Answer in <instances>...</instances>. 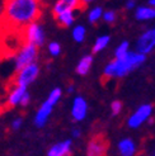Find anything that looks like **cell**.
<instances>
[{"label": "cell", "instance_id": "1", "mask_svg": "<svg viewBox=\"0 0 155 156\" xmlns=\"http://www.w3.org/2000/svg\"><path fill=\"white\" fill-rule=\"evenodd\" d=\"M40 14V0H5L2 17L9 27L22 29L37 20Z\"/></svg>", "mask_w": 155, "mask_h": 156}, {"label": "cell", "instance_id": "2", "mask_svg": "<svg viewBox=\"0 0 155 156\" xmlns=\"http://www.w3.org/2000/svg\"><path fill=\"white\" fill-rule=\"evenodd\" d=\"M146 60V55L139 51H128L126 56L121 58H114L111 62H108L104 67V76L114 79V77H123L134 69L141 66Z\"/></svg>", "mask_w": 155, "mask_h": 156}, {"label": "cell", "instance_id": "3", "mask_svg": "<svg viewBox=\"0 0 155 156\" xmlns=\"http://www.w3.org/2000/svg\"><path fill=\"white\" fill-rule=\"evenodd\" d=\"M38 47L29 42H24L23 43L18 52L15 53V57H14V66L15 70H19L20 67L29 65L32 62H36L37 60V55H38Z\"/></svg>", "mask_w": 155, "mask_h": 156}, {"label": "cell", "instance_id": "4", "mask_svg": "<svg viewBox=\"0 0 155 156\" xmlns=\"http://www.w3.org/2000/svg\"><path fill=\"white\" fill-rule=\"evenodd\" d=\"M38 74H40V67H38L36 62H32V64L26 65L17 70V74H15L13 79V84L22 85V87L27 88L28 85H31L37 79Z\"/></svg>", "mask_w": 155, "mask_h": 156}, {"label": "cell", "instance_id": "5", "mask_svg": "<svg viewBox=\"0 0 155 156\" xmlns=\"http://www.w3.org/2000/svg\"><path fill=\"white\" fill-rule=\"evenodd\" d=\"M23 32V38H24V42H29L37 47H40L45 43V32L41 24H38L37 20L29 23L26 27L22 28Z\"/></svg>", "mask_w": 155, "mask_h": 156}, {"label": "cell", "instance_id": "6", "mask_svg": "<svg viewBox=\"0 0 155 156\" xmlns=\"http://www.w3.org/2000/svg\"><path fill=\"white\" fill-rule=\"evenodd\" d=\"M153 114V107L150 104H142L139 107L136 111L130 115V118L127 121V124L130 128L136 129L139 127H141L145 122H148V119Z\"/></svg>", "mask_w": 155, "mask_h": 156}, {"label": "cell", "instance_id": "7", "mask_svg": "<svg viewBox=\"0 0 155 156\" xmlns=\"http://www.w3.org/2000/svg\"><path fill=\"white\" fill-rule=\"evenodd\" d=\"M155 48V27L144 32L136 42V51L144 55L150 53Z\"/></svg>", "mask_w": 155, "mask_h": 156}, {"label": "cell", "instance_id": "8", "mask_svg": "<svg viewBox=\"0 0 155 156\" xmlns=\"http://www.w3.org/2000/svg\"><path fill=\"white\" fill-rule=\"evenodd\" d=\"M88 114V103L83 97H75L71 104V117L76 122H81Z\"/></svg>", "mask_w": 155, "mask_h": 156}, {"label": "cell", "instance_id": "9", "mask_svg": "<svg viewBox=\"0 0 155 156\" xmlns=\"http://www.w3.org/2000/svg\"><path fill=\"white\" fill-rule=\"evenodd\" d=\"M53 107H55V105L51 104L50 102H47V100H46V102L40 107V109H38L36 115H34V124H36V127H38V128L45 127V124L47 123L50 115L52 113Z\"/></svg>", "mask_w": 155, "mask_h": 156}, {"label": "cell", "instance_id": "10", "mask_svg": "<svg viewBox=\"0 0 155 156\" xmlns=\"http://www.w3.org/2000/svg\"><path fill=\"white\" fill-rule=\"evenodd\" d=\"M84 4L81 0H57L56 4L53 5V14H59V13H63L66 10H76L81 8Z\"/></svg>", "mask_w": 155, "mask_h": 156}, {"label": "cell", "instance_id": "11", "mask_svg": "<svg viewBox=\"0 0 155 156\" xmlns=\"http://www.w3.org/2000/svg\"><path fill=\"white\" fill-rule=\"evenodd\" d=\"M27 91L26 87H22V85H15L13 84L12 89L8 93V97H6V104L9 107H17L20 103V99L23 97V94Z\"/></svg>", "mask_w": 155, "mask_h": 156}, {"label": "cell", "instance_id": "12", "mask_svg": "<svg viewBox=\"0 0 155 156\" xmlns=\"http://www.w3.org/2000/svg\"><path fill=\"white\" fill-rule=\"evenodd\" d=\"M71 146H73L71 140H65V141L57 142L50 147L47 155L49 156H67L71 152Z\"/></svg>", "mask_w": 155, "mask_h": 156}, {"label": "cell", "instance_id": "13", "mask_svg": "<svg viewBox=\"0 0 155 156\" xmlns=\"http://www.w3.org/2000/svg\"><path fill=\"white\" fill-rule=\"evenodd\" d=\"M106 150H107L106 142L102 138L97 137V138H93L89 142L87 152H88L89 156H100V155H103L106 152Z\"/></svg>", "mask_w": 155, "mask_h": 156}, {"label": "cell", "instance_id": "14", "mask_svg": "<svg viewBox=\"0 0 155 156\" xmlns=\"http://www.w3.org/2000/svg\"><path fill=\"white\" fill-rule=\"evenodd\" d=\"M135 18L140 22H146V20H153L155 19V8L151 5H144L136 8L135 12Z\"/></svg>", "mask_w": 155, "mask_h": 156}, {"label": "cell", "instance_id": "15", "mask_svg": "<svg viewBox=\"0 0 155 156\" xmlns=\"http://www.w3.org/2000/svg\"><path fill=\"white\" fill-rule=\"evenodd\" d=\"M117 147H118V151L122 156H134L136 154V150H137L135 141L131 138L121 140L117 145Z\"/></svg>", "mask_w": 155, "mask_h": 156}, {"label": "cell", "instance_id": "16", "mask_svg": "<svg viewBox=\"0 0 155 156\" xmlns=\"http://www.w3.org/2000/svg\"><path fill=\"white\" fill-rule=\"evenodd\" d=\"M56 17V20L60 26L63 27H71L75 22V14H74V10H66V12H63V13H59L55 15Z\"/></svg>", "mask_w": 155, "mask_h": 156}, {"label": "cell", "instance_id": "17", "mask_svg": "<svg viewBox=\"0 0 155 156\" xmlns=\"http://www.w3.org/2000/svg\"><path fill=\"white\" fill-rule=\"evenodd\" d=\"M93 65V56L92 55H85L84 57L80 58V61L76 65V73L79 75H87Z\"/></svg>", "mask_w": 155, "mask_h": 156}, {"label": "cell", "instance_id": "18", "mask_svg": "<svg viewBox=\"0 0 155 156\" xmlns=\"http://www.w3.org/2000/svg\"><path fill=\"white\" fill-rule=\"evenodd\" d=\"M110 41H111V38H110V36H99L97 40H96V42H94V44H93V52H100V51H103L107 46H108V43H110Z\"/></svg>", "mask_w": 155, "mask_h": 156}, {"label": "cell", "instance_id": "19", "mask_svg": "<svg viewBox=\"0 0 155 156\" xmlns=\"http://www.w3.org/2000/svg\"><path fill=\"white\" fill-rule=\"evenodd\" d=\"M85 36H87V29L84 26H75L73 28V38L74 41L78 43H81L85 40Z\"/></svg>", "mask_w": 155, "mask_h": 156}, {"label": "cell", "instance_id": "20", "mask_svg": "<svg viewBox=\"0 0 155 156\" xmlns=\"http://www.w3.org/2000/svg\"><path fill=\"white\" fill-rule=\"evenodd\" d=\"M130 51V43L127 41L121 42L114 50V58H121L123 56H126Z\"/></svg>", "mask_w": 155, "mask_h": 156}, {"label": "cell", "instance_id": "21", "mask_svg": "<svg viewBox=\"0 0 155 156\" xmlns=\"http://www.w3.org/2000/svg\"><path fill=\"white\" fill-rule=\"evenodd\" d=\"M102 14H103V9H102V8H100V6H94L88 13V20L90 23H97L98 20L102 19Z\"/></svg>", "mask_w": 155, "mask_h": 156}, {"label": "cell", "instance_id": "22", "mask_svg": "<svg viewBox=\"0 0 155 156\" xmlns=\"http://www.w3.org/2000/svg\"><path fill=\"white\" fill-rule=\"evenodd\" d=\"M61 95H63V90H61L60 88H55V89L51 90V93L49 94V97H47V99H46V100L50 102L51 104L56 105V103L61 99Z\"/></svg>", "mask_w": 155, "mask_h": 156}, {"label": "cell", "instance_id": "23", "mask_svg": "<svg viewBox=\"0 0 155 156\" xmlns=\"http://www.w3.org/2000/svg\"><path fill=\"white\" fill-rule=\"evenodd\" d=\"M49 52H50L51 56H53V57L59 56V55L61 53V46H60V43L59 42H51L49 44Z\"/></svg>", "mask_w": 155, "mask_h": 156}, {"label": "cell", "instance_id": "24", "mask_svg": "<svg viewBox=\"0 0 155 156\" xmlns=\"http://www.w3.org/2000/svg\"><path fill=\"white\" fill-rule=\"evenodd\" d=\"M116 12H113V10H107V12H104L103 10V14H102V19L104 20V22H107V23H113L114 20H116Z\"/></svg>", "mask_w": 155, "mask_h": 156}, {"label": "cell", "instance_id": "25", "mask_svg": "<svg viewBox=\"0 0 155 156\" xmlns=\"http://www.w3.org/2000/svg\"><path fill=\"white\" fill-rule=\"evenodd\" d=\"M111 111H112V114H113V115L120 114L121 111H122V103L118 102V100H114V102H112V104H111Z\"/></svg>", "mask_w": 155, "mask_h": 156}, {"label": "cell", "instance_id": "26", "mask_svg": "<svg viewBox=\"0 0 155 156\" xmlns=\"http://www.w3.org/2000/svg\"><path fill=\"white\" fill-rule=\"evenodd\" d=\"M29 100H31V95H29V93H28V91H26L24 94H23L22 99H20V103H19V105H22V107H26V105H28Z\"/></svg>", "mask_w": 155, "mask_h": 156}, {"label": "cell", "instance_id": "27", "mask_svg": "<svg viewBox=\"0 0 155 156\" xmlns=\"http://www.w3.org/2000/svg\"><path fill=\"white\" fill-rule=\"evenodd\" d=\"M22 123H23V119L22 118H15L12 122V128L13 129H19L22 127Z\"/></svg>", "mask_w": 155, "mask_h": 156}, {"label": "cell", "instance_id": "28", "mask_svg": "<svg viewBox=\"0 0 155 156\" xmlns=\"http://www.w3.org/2000/svg\"><path fill=\"white\" fill-rule=\"evenodd\" d=\"M136 8V2L135 0H127L126 2V9L131 10V9H135Z\"/></svg>", "mask_w": 155, "mask_h": 156}, {"label": "cell", "instance_id": "29", "mask_svg": "<svg viewBox=\"0 0 155 156\" xmlns=\"http://www.w3.org/2000/svg\"><path fill=\"white\" fill-rule=\"evenodd\" d=\"M71 135H73V137H75V138H79V137H80V129H79V128H73V129H71Z\"/></svg>", "mask_w": 155, "mask_h": 156}, {"label": "cell", "instance_id": "30", "mask_svg": "<svg viewBox=\"0 0 155 156\" xmlns=\"http://www.w3.org/2000/svg\"><path fill=\"white\" fill-rule=\"evenodd\" d=\"M74 90H75V88L73 87V85H70V87H69V88H67V93H73Z\"/></svg>", "mask_w": 155, "mask_h": 156}, {"label": "cell", "instance_id": "31", "mask_svg": "<svg viewBox=\"0 0 155 156\" xmlns=\"http://www.w3.org/2000/svg\"><path fill=\"white\" fill-rule=\"evenodd\" d=\"M81 2H83V4H89L92 2H96V0H81Z\"/></svg>", "mask_w": 155, "mask_h": 156}, {"label": "cell", "instance_id": "32", "mask_svg": "<svg viewBox=\"0 0 155 156\" xmlns=\"http://www.w3.org/2000/svg\"><path fill=\"white\" fill-rule=\"evenodd\" d=\"M149 5H151V6L155 8V0H149Z\"/></svg>", "mask_w": 155, "mask_h": 156}, {"label": "cell", "instance_id": "33", "mask_svg": "<svg viewBox=\"0 0 155 156\" xmlns=\"http://www.w3.org/2000/svg\"><path fill=\"white\" fill-rule=\"evenodd\" d=\"M0 111H2V99H0Z\"/></svg>", "mask_w": 155, "mask_h": 156}]
</instances>
